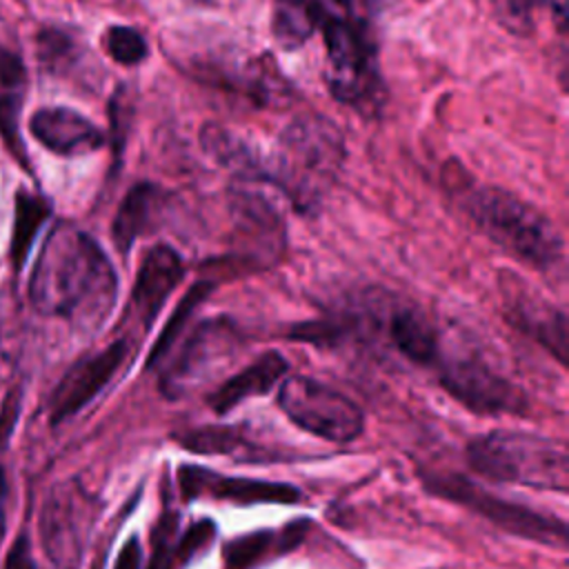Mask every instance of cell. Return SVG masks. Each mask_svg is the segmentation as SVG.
Returning a JSON list of instances; mask_svg holds the SVG:
<instances>
[{
  "label": "cell",
  "instance_id": "9",
  "mask_svg": "<svg viewBox=\"0 0 569 569\" xmlns=\"http://www.w3.org/2000/svg\"><path fill=\"white\" fill-rule=\"evenodd\" d=\"M240 336L229 318H211L200 322L182 342L176 360L160 378V391L167 398L187 393L222 365L238 347Z\"/></svg>",
  "mask_w": 569,
  "mask_h": 569
},
{
  "label": "cell",
  "instance_id": "8",
  "mask_svg": "<svg viewBox=\"0 0 569 569\" xmlns=\"http://www.w3.org/2000/svg\"><path fill=\"white\" fill-rule=\"evenodd\" d=\"M438 378L445 391L473 413L500 416L527 411L525 393L513 382L489 369L482 360L471 356H440Z\"/></svg>",
  "mask_w": 569,
  "mask_h": 569
},
{
  "label": "cell",
  "instance_id": "17",
  "mask_svg": "<svg viewBox=\"0 0 569 569\" xmlns=\"http://www.w3.org/2000/svg\"><path fill=\"white\" fill-rule=\"evenodd\" d=\"M164 200L167 193L153 182H138L127 191L111 227L113 242L122 256L131 251L133 242L142 233L151 231L158 224V218L164 209Z\"/></svg>",
  "mask_w": 569,
  "mask_h": 569
},
{
  "label": "cell",
  "instance_id": "7",
  "mask_svg": "<svg viewBox=\"0 0 569 569\" xmlns=\"http://www.w3.org/2000/svg\"><path fill=\"white\" fill-rule=\"evenodd\" d=\"M278 405L296 427L329 442H351L365 429V416L349 396L307 376L284 378Z\"/></svg>",
  "mask_w": 569,
  "mask_h": 569
},
{
  "label": "cell",
  "instance_id": "13",
  "mask_svg": "<svg viewBox=\"0 0 569 569\" xmlns=\"http://www.w3.org/2000/svg\"><path fill=\"white\" fill-rule=\"evenodd\" d=\"M29 129L42 147L60 156L89 153L104 144V133L69 107L38 109L29 120Z\"/></svg>",
  "mask_w": 569,
  "mask_h": 569
},
{
  "label": "cell",
  "instance_id": "28",
  "mask_svg": "<svg viewBox=\"0 0 569 569\" xmlns=\"http://www.w3.org/2000/svg\"><path fill=\"white\" fill-rule=\"evenodd\" d=\"M178 525H180V516L164 511L153 529L151 542H153V553H151V562L147 569H176L173 565V551H176V542H178Z\"/></svg>",
  "mask_w": 569,
  "mask_h": 569
},
{
  "label": "cell",
  "instance_id": "2",
  "mask_svg": "<svg viewBox=\"0 0 569 569\" xmlns=\"http://www.w3.org/2000/svg\"><path fill=\"white\" fill-rule=\"evenodd\" d=\"M345 160L340 129L325 116L291 120L269 153V182L280 187L300 213H311Z\"/></svg>",
  "mask_w": 569,
  "mask_h": 569
},
{
  "label": "cell",
  "instance_id": "19",
  "mask_svg": "<svg viewBox=\"0 0 569 569\" xmlns=\"http://www.w3.org/2000/svg\"><path fill=\"white\" fill-rule=\"evenodd\" d=\"M389 336L396 349L416 365H433L440 358L438 333L416 307L393 309L389 318Z\"/></svg>",
  "mask_w": 569,
  "mask_h": 569
},
{
  "label": "cell",
  "instance_id": "15",
  "mask_svg": "<svg viewBox=\"0 0 569 569\" xmlns=\"http://www.w3.org/2000/svg\"><path fill=\"white\" fill-rule=\"evenodd\" d=\"M289 365L278 351H267L258 356L251 365H247L236 376L227 378L213 393H209L207 405L218 413L224 416L242 400L253 396H264L278 385V380L287 373Z\"/></svg>",
  "mask_w": 569,
  "mask_h": 569
},
{
  "label": "cell",
  "instance_id": "1",
  "mask_svg": "<svg viewBox=\"0 0 569 569\" xmlns=\"http://www.w3.org/2000/svg\"><path fill=\"white\" fill-rule=\"evenodd\" d=\"M118 278L102 247L73 224H58L44 240L29 280V300L44 316L84 329L104 322L116 305Z\"/></svg>",
  "mask_w": 569,
  "mask_h": 569
},
{
  "label": "cell",
  "instance_id": "21",
  "mask_svg": "<svg viewBox=\"0 0 569 569\" xmlns=\"http://www.w3.org/2000/svg\"><path fill=\"white\" fill-rule=\"evenodd\" d=\"M27 89V73L22 60L0 44V131L11 144L13 153L20 156L22 147L18 140V113Z\"/></svg>",
  "mask_w": 569,
  "mask_h": 569
},
{
  "label": "cell",
  "instance_id": "4",
  "mask_svg": "<svg viewBox=\"0 0 569 569\" xmlns=\"http://www.w3.org/2000/svg\"><path fill=\"white\" fill-rule=\"evenodd\" d=\"M465 213L485 236L536 269H553L565 242L553 222L533 204L500 187H476L462 196Z\"/></svg>",
  "mask_w": 569,
  "mask_h": 569
},
{
  "label": "cell",
  "instance_id": "30",
  "mask_svg": "<svg viewBox=\"0 0 569 569\" xmlns=\"http://www.w3.org/2000/svg\"><path fill=\"white\" fill-rule=\"evenodd\" d=\"M18 413H20V391L13 389V391L7 393L4 402H2V409H0V451L7 447V442L13 433Z\"/></svg>",
  "mask_w": 569,
  "mask_h": 569
},
{
  "label": "cell",
  "instance_id": "20",
  "mask_svg": "<svg viewBox=\"0 0 569 569\" xmlns=\"http://www.w3.org/2000/svg\"><path fill=\"white\" fill-rule=\"evenodd\" d=\"M331 11L322 0H273L271 31L287 51L302 47Z\"/></svg>",
  "mask_w": 569,
  "mask_h": 569
},
{
  "label": "cell",
  "instance_id": "27",
  "mask_svg": "<svg viewBox=\"0 0 569 569\" xmlns=\"http://www.w3.org/2000/svg\"><path fill=\"white\" fill-rule=\"evenodd\" d=\"M102 44H104V51L118 64H127V67L142 62L149 53L144 36L138 29L127 24H111L102 36Z\"/></svg>",
  "mask_w": 569,
  "mask_h": 569
},
{
  "label": "cell",
  "instance_id": "12",
  "mask_svg": "<svg viewBox=\"0 0 569 569\" xmlns=\"http://www.w3.org/2000/svg\"><path fill=\"white\" fill-rule=\"evenodd\" d=\"M184 276V264L180 253L169 244L151 247L138 269L133 284V311L138 313L144 329L153 325L167 298L173 293L178 282Z\"/></svg>",
  "mask_w": 569,
  "mask_h": 569
},
{
  "label": "cell",
  "instance_id": "14",
  "mask_svg": "<svg viewBox=\"0 0 569 569\" xmlns=\"http://www.w3.org/2000/svg\"><path fill=\"white\" fill-rule=\"evenodd\" d=\"M309 529H311V520L298 518L278 531L258 529V531L236 536V538L227 540L222 547L224 567L227 569H256L262 562H269L271 558L296 549L305 540Z\"/></svg>",
  "mask_w": 569,
  "mask_h": 569
},
{
  "label": "cell",
  "instance_id": "32",
  "mask_svg": "<svg viewBox=\"0 0 569 569\" xmlns=\"http://www.w3.org/2000/svg\"><path fill=\"white\" fill-rule=\"evenodd\" d=\"M140 562H142V549H140L138 538L131 536V538L122 545V549H120V553H118V558H116L113 569H140Z\"/></svg>",
  "mask_w": 569,
  "mask_h": 569
},
{
  "label": "cell",
  "instance_id": "26",
  "mask_svg": "<svg viewBox=\"0 0 569 569\" xmlns=\"http://www.w3.org/2000/svg\"><path fill=\"white\" fill-rule=\"evenodd\" d=\"M549 7L558 29L565 31L567 27V0H496V11L502 24H507L516 33H527L531 27V18L536 7Z\"/></svg>",
  "mask_w": 569,
  "mask_h": 569
},
{
  "label": "cell",
  "instance_id": "22",
  "mask_svg": "<svg viewBox=\"0 0 569 569\" xmlns=\"http://www.w3.org/2000/svg\"><path fill=\"white\" fill-rule=\"evenodd\" d=\"M49 216V204L29 193V191H18L16 193V211H13V231H11V247L9 256L16 269H20L29 256V249L33 244L36 233L40 231L42 222Z\"/></svg>",
  "mask_w": 569,
  "mask_h": 569
},
{
  "label": "cell",
  "instance_id": "10",
  "mask_svg": "<svg viewBox=\"0 0 569 569\" xmlns=\"http://www.w3.org/2000/svg\"><path fill=\"white\" fill-rule=\"evenodd\" d=\"M178 487L184 500L204 496L233 505H298L302 500V491L293 485L222 476L198 465H182L178 469Z\"/></svg>",
  "mask_w": 569,
  "mask_h": 569
},
{
  "label": "cell",
  "instance_id": "18",
  "mask_svg": "<svg viewBox=\"0 0 569 569\" xmlns=\"http://www.w3.org/2000/svg\"><path fill=\"white\" fill-rule=\"evenodd\" d=\"M202 147L207 153L229 171L238 173L244 180L269 182V153H262L260 147L249 142L236 131H229L220 124H207L202 129Z\"/></svg>",
  "mask_w": 569,
  "mask_h": 569
},
{
  "label": "cell",
  "instance_id": "24",
  "mask_svg": "<svg viewBox=\"0 0 569 569\" xmlns=\"http://www.w3.org/2000/svg\"><path fill=\"white\" fill-rule=\"evenodd\" d=\"M211 289H213V284H211L209 280H200V282H196V284L182 296L180 305L176 307V311H173L171 318L167 320L164 329L160 331V338L156 340V345H153V349H151V353H149V358H147V369L156 367L162 358H167V353H169L171 347L176 345L178 336L182 333L184 325L189 322L191 313L204 302V298L209 296Z\"/></svg>",
  "mask_w": 569,
  "mask_h": 569
},
{
  "label": "cell",
  "instance_id": "16",
  "mask_svg": "<svg viewBox=\"0 0 569 569\" xmlns=\"http://www.w3.org/2000/svg\"><path fill=\"white\" fill-rule=\"evenodd\" d=\"M76 496H51L42 511V542L49 558L62 567L73 569L82 558V522L78 518Z\"/></svg>",
  "mask_w": 569,
  "mask_h": 569
},
{
  "label": "cell",
  "instance_id": "3",
  "mask_svg": "<svg viewBox=\"0 0 569 569\" xmlns=\"http://www.w3.org/2000/svg\"><path fill=\"white\" fill-rule=\"evenodd\" d=\"M469 467L493 482H511L542 491H569L567 449L545 436L496 429L467 445Z\"/></svg>",
  "mask_w": 569,
  "mask_h": 569
},
{
  "label": "cell",
  "instance_id": "29",
  "mask_svg": "<svg viewBox=\"0 0 569 569\" xmlns=\"http://www.w3.org/2000/svg\"><path fill=\"white\" fill-rule=\"evenodd\" d=\"M216 538V522L209 518H202L193 522L176 542L173 551V565L176 569L189 565L198 553H202Z\"/></svg>",
  "mask_w": 569,
  "mask_h": 569
},
{
  "label": "cell",
  "instance_id": "5",
  "mask_svg": "<svg viewBox=\"0 0 569 569\" xmlns=\"http://www.w3.org/2000/svg\"><path fill=\"white\" fill-rule=\"evenodd\" d=\"M327 47V82L336 100L376 113L385 100L376 42L360 16L329 13L320 27Z\"/></svg>",
  "mask_w": 569,
  "mask_h": 569
},
{
  "label": "cell",
  "instance_id": "11",
  "mask_svg": "<svg viewBox=\"0 0 569 569\" xmlns=\"http://www.w3.org/2000/svg\"><path fill=\"white\" fill-rule=\"evenodd\" d=\"M129 356V342L116 340L107 349L80 360L67 371L51 398V422L58 425L76 416L87 402H91L122 367Z\"/></svg>",
  "mask_w": 569,
  "mask_h": 569
},
{
  "label": "cell",
  "instance_id": "6",
  "mask_svg": "<svg viewBox=\"0 0 569 569\" xmlns=\"http://www.w3.org/2000/svg\"><path fill=\"white\" fill-rule=\"evenodd\" d=\"M418 476H420L425 491H429L431 496L442 498L453 505H460L467 511L482 516L485 520H489L491 525H496L498 529H502L509 536L531 540V542H538L545 547H556L562 551L569 545L567 522L556 516L536 511V509L513 502V500H505V498L478 487L476 482H471L469 478H465L460 473L420 471Z\"/></svg>",
  "mask_w": 569,
  "mask_h": 569
},
{
  "label": "cell",
  "instance_id": "25",
  "mask_svg": "<svg viewBox=\"0 0 569 569\" xmlns=\"http://www.w3.org/2000/svg\"><path fill=\"white\" fill-rule=\"evenodd\" d=\"M182 449L202 453V456H222V453H233L240 447H247L240 431L229 425H207V427H196L182 433L173 436Z\"/></svg>",
  "mask_w": 569,
  "mask_h": 569
},
{
  "label": "cell",
  "instance_id": "23",
  "mask_svg": "<svg viewBox=\"0 0 569 569\" xmlns=\"http://www.w3.org/2000/svg\"><path fill=\"white\" fill-rule=\"evenodd\" d=\"M516 320L525 327L542 347H547L560 365H567L569 356V331L567 316L558 309H545L542 316H533L527 305L516 307Z\"/></svg>",
  "mask_w": 569,
  "mask_h": 569
},
{
  "label": "cell",
  "instance_id": "31",
  "mask_svg": "<svg viewBox=\"0 0 569 569\" xmlns=\"http://www.w3.org/2000/svg\"><path fill=\"white\" fill-rule=\"evenodd\" d=\"M4 569H36L27 536H18L13 540V545L7 553V560H4Z\"/></svg>",
  "mask_w": 569,
  "mask_h": 569
},
{
  "label": "cell",
  "instance_id": "33",
  "mask_svg": "<svg viewBox=\"0 0 569 569\" xmlns=\"http://www.w3.org/2000/svg\"><path fill=\"white\" fill-rule=\"evenodd\" d=\"M4 496H7V482H4V473L0 469V536L4 529Z\"/></svg>",
  "mask_w": 569,
  "mask_h": 569
}]
</instances>
